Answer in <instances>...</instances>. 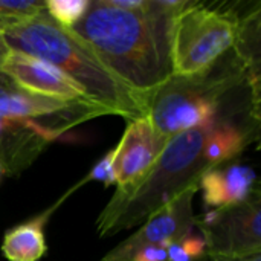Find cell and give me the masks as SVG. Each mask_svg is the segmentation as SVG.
<instances>
[{
	"mask_svg": "<svg viewBox=\"0 0 261 261\" xmlns=\"http://www.w3.org/2000/svg\"><path fill=\"white\" fill-rule=\"evenodd\" d=\"M188 0H90L69 31L121 81L150 98L171 75V31Z\"/></svg>",
	"mask_w": 261,
	"mask_h": 261,
	"instance_id": "cell-1",
	"label": "cell"
},
{
	"mask_svg": "<svg viewBox=\"0 0 261 261\" xmlns=\"http://www.w3.org/2000/svg\"><path fill=\"white\" fill-rule=\"evenodd\" d=\"M0 35L9 49L58 67L89 101L107 109L110 115L127 121L148 115V98L112 73L81 38L57 24L46 11L24 23L2 29Z\"/></svg>",
	"mask_w": 261,
	"mask_h": 261,
	"instance_id": "cell-2",
	"label": "cell"
},
{
	"mask_svg": "<svg viewBox=\"0 0 261 261\" xmlns=\"http://www.w3.org/2000/svg\"><path fill=\"white\" fill-rule=\"evenodd\" d=\"M213 125L173 136L144 177L128 187L116 188L98 216L99 237H110L142 225L182 193L199 187L202 174L211 168L205 150Z\"/></svg>",
	"mask_w": 261,
	"mask_h": 261,
	"instance_id": "cell-3",
	"label": "cell"
},
{
	"mask_svg": "<svg viewBox=\"0 0 261 261\" xmlns=\"http://www.w3.org/2000/svg\"><path fill=\"white\" fill-rule=\"evenodd\" d=\"M248 83L242 64L232 63L226 70L217 72L216 66L203 75H171L148 98V118L164 136L216 124L225 116V101L231 90Z\"/></svg>",
	"mask_w": 261,
	"mask_h": 261,
	"instance_id": "cell-4",
	"label": "cell"
},
{
	"mask_svg": "<svg viewBox=\"0 0 261 261\" xmlns=\"http://www.w3.org/2000/svg\"><path fill=\"white\" fill-rule=\"evenodd\" d=\"M237 24V14L188 0L173 21V75L197 76L211 70L234 47Z\"/></svg>",
	"mask_w": 261,
	"mask_h": 261,
	"instance_id": "cell-5",
	"label": "cell"
},
{
	"mask_svg": "<svg viewBox=\"0 0 261 261\" xmlns=\"http://www.w3.org/2000/svg\"><path fill=\"white\" fill-rule=\"evenodd\" d=\"M196 226L205 240L208 257L261 254L260 190L243 203L210 210L196 217Z\"/></svg>",
	"mask_w": 261,
	"mask_h": 261,
	"instance_id": "cell-6",
	"label": "cell"
},
{
	"mask_svg": "<svg viewBox=\"0 0 261 261\" xmlns=\"http://www.w3.org/2000/svg\"><path fill=\"white\" fill-rule=\"evenodd\" d=\"M104 115H110L107 109L89 101H63L26 92L0 72V118L34 121L61 136L70 127Z\"/></svg>",
	"mask_w": 261,
	"mask_h": 261,
	"instance_id": "cell-7",
	"label": "cell"
},
{
	"mask_svg": "<svg viewBox=\"0 0 261 261\" xmlns=\"http://www.w3.org/2000/svg\"><path fill=\"white\" fill-rule=\"evenodd\" d=\"M199 187H193L176 197L173 202L150 216L139 229L112 249L101 261H133L139 251L151 246L168 248L193 232L196 216L193 200Z\"/></svg>",
	"mask_w": 261,
	"mask_h": 261,
	"instance_id": "cell-8",
	"label": "cell"
},
{
	"mask_svg": "<svg viewBox=\"0 0 261 261\" xmlns=\"http://www.w3.org/2000/svg\"><path fill=\"white\" fill-rule=\"evenodd\" d=\"M170 139L154 128L148 116L127 121L122 138L115 145L113 171L116 188L128 187L144 177Z\"/></svg>",
	"mask_w": 261,
	"mask_h": 261,
	"instance_id": "cell-9",
	"label": "cell"
},
{
	"mask_svg": "<svg viewBox=\"0 0 261 261\" xmlns=\"http://www.w3.org/2000/svg\"><path fill=\"white\" fill-rule=\"evenodd\" d=\"M0 72L15 86L34 95L63 101H89L86 93L58 67L18 50H8L0 63Z\"/></svg>",
	"mask_w": 261,
	"mask_h": 261,
	"instance_id": "cell-10",
	"label": "cell"
},
{
	"mask_svg": "<svg viewBox=\"0 0 261 261\" xmlns=\"http://www.w3.org/2000/svg\"><path fill=\"white\" fill-rule=\"evenodd\" d=\"M60 135L54 130L21 119L0 118V167L3 174L24 171Z\"/></svg>",
	"mask_w": 261,
	"mask_h": 261,
	"instance_id": "cell-11",
	"label": "cell"
},
{
	"mask_svg": "<svg viewBox=\"0 0 261 261\" xmlns=\"http://www.w3.org/2000/svg\"><path fill=\"white\" fill-rule=\"evenodd\" d=\"M199 190L202 191L205 206L217 210L246 202L260 187L257 174L251 167L226 162L206 170L199 180Z\"/></svg>",
	"mask_w": 261,
	"mask_h": 261,
	"instance_id": "cell-12",
	"label": "cell"
},
{
	"mask_svg": "<svg viewBox=\"0 0 261 261\" xmlns=\"http://www.w3.org/2000/svg\"><path fill=\"white\" fill-rule=\"evenodd\" d=\"M61 200L46 210L44 213L32 217L11 229H8L2 240V254L8 261H40L47 252L44 226Z\"/></svg>",
	"mask_w": 261,
	"mask_h": 261,
	"instance_id": "cell-13",
	"label": "cell"
},
{
	"mask_svg": "<svg viewBox=\"0 0 261 261\" xmlns=\"http://www.w3.org/2000/svg\"><path fill=\"white\" fill-rule=\"evenodd\" d=\"M260 37L261 9L258 3L255 9L242 17L239 15L237 37L232 47L237 61L242 64L246 73L248 87L257 106H260Z\"/></svg>",
	"mask_w": 261,
	"mask_h": 261,
	"instance_id": "cell-14",
	"label": "cell"
},
{
	"mask_svg": "<svg viewBox=\"0 0 261 261\" xmlns=\"http://www.w3.org/2000/svg\"><path fill=\"white\" fill-rule=\"evenodd\" d=\"M44 12L40 0H0V31L24 23Z\"/></svg>",
	"mask_w": 261,
	"mask_h": 261,
	"instance_id": "cell-15",
	"label": "cell"
},
{
	"mask_svg": "<svg viewBox=\"0 0 261 261\" xmlns=\"http://www.w3.org/2000/svg\"><path fill=\"white\" fill-rule=\"evenodd\" d=\"M90 0H46V14L61 28L72 29L87 12Z\"/></svg>",
	"mask_w": 261,
	"mask_h": 261,
	"instance_id": "cell-16",
	"label": "cell"
},
{
	"mask_svg": "<svg viewBox=\"0 0 261 261\" xmlns=\"http://www.w3.org/2000/svg\"><path fill=\"white\" fill-rule=\"evenodd\" d=\"M168 261H200L206 258V245L200 234H188L167 248Z\"/></svg>",
	"mask_w": 261,
	"mask_h": 261,
	"instance_id": "cell-17",
	"label": "cell"
},
{
	"mask_svg": "<svg viewBox=\"0 0 261 261\" xmlns=\"http://www.w3.org/2000/svg\"><path fill=\"white\" fill-rule=\"evenodd\" d=\"M113 161H115V148L107 151L99 159V162H96L93 165V168L90 170V173L86 176V179L81 184H84L86 180H93V182H102L104 187L116 185L115 171H113Z\"/></svg>",
	"mask_w": 261,
	"mask_h": 261,
	"instance_id": "cell-18",
	"label": "cell"
},
{
	"mask_svg": "<svg viewBox=\"0 0 261 261\" xmlns=\"http://www.w3.org/2000/svg\"><path fill=\"white\" fill-rule=\"evenodd\" d=\"M133 261H168L167 248H161V246L145 248L138 252V255L133 258Z\"/></svg>",
	"mask_w": 261,
	"mask_h": 261,
	"instance_id": "cell-19",
	"label": "cell"
},
{
	"mask_svg": "<svg viewBox=\"0 0 261 261\" xmlns=\"http://www.w3.org/2000/svg\"><path fill=\"white\" fill-rule=\"evenodd\" d=\"M208 261H261V254L242 255V257H220V255H213V257H208Z\"/></svg>",
	"mask_w": 261,
	"mask_h": 261,
	"instance_id": "cell-20",
	"label": "cell"
},
{
	"mask_svg": "<svg viewBox=\"0 0 261 261\" xmlns=\"http://www.w3.org/2000/svg\"><path fill=\"white\" fill-rule=\"evenodd\" d=\"M8 50H9V47L5 44V41H3V38H2V35H0V63H2V61H3V58L6 57Z\"/></svg>",
	"mask_w": 261,
	"mask_h": 261,
	"instance_id": "cell-21",
	"label": "cell"
},
{
	"mask_svg": "<svg viewBox=\"0 0 261 261\" xmlns=\"http://www.w3.org/2000/svg\"><path fill=\"white\" fill-rule=\"evenodd\" d=\"M2 176H3V170H2V167H0V179H2Z\"/></svg>",
	"mask_w": 261,
	"mask_h": 261,
	"instance_id": "cell-22",
	"label": "cell"
}]
</instances>
